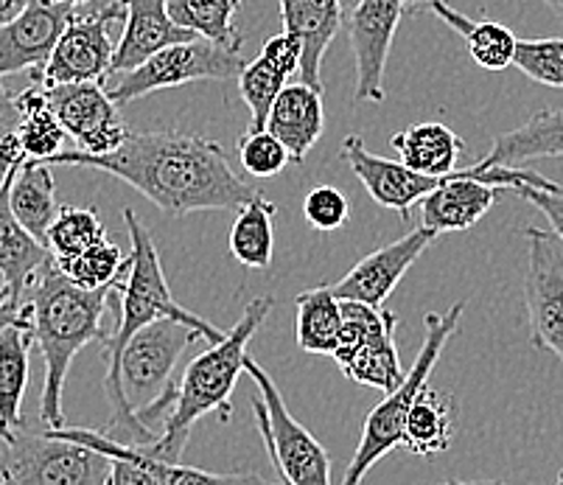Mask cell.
<instances>
[{
    "instance_id": "6da1fadb",
    "label": "cell",
    "mask_w": 563,
    "mask_h": 485,
    "mask_svg": "<svg viewBox=\"0 0 563 485\" xmlns=\"http://www.w3.org/2000/svg\"><path fill=\"white\" fill-rule=\"evenodd\" d=\"M51 166H90L124 180L168 217L197 211H239L258 188L233 172L228 150L217 141L180 130L132 132L110 155L65 150Z\"/></svg>"
},
{
    "instance_id": "c3c4849f",
    "label": "cell",
    "mask_w": 563,
    "mask_h": 485,
    "mask_svg": "<svg viewBox=\"0 0 563 485\" xmlns=\"http://www.w3.org/2000/svg\"><path fill=\"white\" fill-rule=\"evenodd\" d=\"M555 485H563V472L558 474V480H555Z\"/></svg>"
},
{
    "instance_id": "ab89813d",
    "label": "cell",
    "mask_w": 563,
    "mask_h": 485,
    "mask_svg": "<svg viewBox=\"0 0 563 485\" xmlns=\"http://www.w3.org/2000/svg\"><path fill=\"white\" fill-rule=\"evenodd\" d=\"M112 461L110 469V480L107 485H157V480L152 477L141 463H135L126 454H107Z\"/></svg>"
},
{
    "instance_id": "7a4b0ae2",
    "label": "cell",
    "mask_w": 563,
    "mask_h": 485,
    "mask_svg": "<svg viewBox=\"0 0 563 485\" xmlns=\"http://www.w3.org/2000/svg\"><path fill=\"white\" fill-rule=\"evenodd\" d=\"M112 300V287L79 289L63 269L51 262L34 278L23 300V318L29 320L34 342L45 362V385L40 398V421L45 430H63V390L70 374V362L85 345L104 342V311Z\"/></svg>"
},
{
    "instance_id": "1f68e13d",
    "label": "cell",
    "mask_w": 563,
    "mask_h": 485,
    "mask_svg": "<svg viewBox=\"0 0 563 485\" xmlns=\"http://www.w3.org/2000/svg\"><path fill=\"white\" fill-rule=\"evenodd\" d=\"M239 3L242 0H168V18L194 37L242 48L244 40L233 25Z\"/></svg>"
},
{
    "instance_id": "ffe728a7",
    "label": "cell",
    "mask_w": 563,
    "mask_h": 485,
    "mask_svg": "<svg viewBox=\"0 0 563 485\" xmlns=\"http://www.w3.org/2000/svg\"><path fill=\"white\" fill-rule=\"evenodd\" d=\"M284 32L303 43L300 81L322 90V56L342 29V0H280Z\"/></svg>"
},
{
    "instance_id": "e575fe53",
    "label": "cell",
    "mask_w": 563,
    "mask_h": 485,
    "mask_svg": "<svg viewBox=\"0 0 563 485\" xmlns=\"http://www.w3.org/2000/svg\"><path fill=\"white\" fill-rule=\"evenodd\" d=\"M514 65L521 74L530 76L532 81H539V85H547V88H563V40H519Z\"/></svg>"
},
{
    "instance_id": "f6af8a7d",
    "label": "cell",
    "mask_w": 563,
    "mask_h": 485,
    "mask_svg": "<svg viewBox=\"0 0 563 485\" xmlns=\"http://www.w3.org/2000/svg\"><path fill=\"white\" fill-rule=\"evenodd\" d=\"M54 3H65V7H70V9H81V7H87L90 0H54Z\"/></svg>"
},
{
    "instance_id": "4dcf8cb0",
    "label": "cell",
    "mask_w": 563,
    "mask_h": 485,
    "mask_svg": "<svg viewBox=\"0 0 563 485\" xmlns=\"http://www.w3.org/2000/svg\"><path fill=\"white\" fill-rule=\"evenodd\" d=\"M342 300L334 298L331 287H317L298 295V345L306 354H329L340 349Z\"/></svg>"
},
{
    "instance_id": "5bb4252c",
    "label": "cell",
    "mask_w": 563,
    "mask_h": 485,
    "mask_svg": "<svg viewBox=\"0 0 563 485\" xmlns=\"http://www.w3.org/2000/svg\"><path fill=\"white\" fill-rule=\"evenodd\" d=\"M76 9L54 0H29L18 20L0 29V85L3 76L34 70V79L45 70L65 25Z\"/></svg>"
},
{
    "instance_id": "60d3db41",
    "label": "cell",
    "mask_w": 563,
    "mask_h": 485,
    "mask_svg": "<svg viewBox=\"0 0 563 485\" xmlns=\"http://www.w3.org/2000/svg\"><path fill=\"white\" fill-rule=\"evenodd\" d=\"M25 7H29V0H0V29L18 20L25 12Z\"/></svg>"
},
{
    "instance_id": "d6a6232c",
    "label": "cell",
    "mask_w": 563,
    "mask_h": 485,
    "mask_svg": "<svg viewBox=\"0 0 563 485\" xmlns=\"http://www.w3.org/2000/svg\"><path fill=\"white\" fill-rule=\"evenodd\" d=\"M104 236V224H101L96 208H76L63 206L56 219L51 222L48 236H45V247L51 250L56 262H68L76 258L93 244H99Z\"/></svg>"
},
{
    "instance_id": "d4e9b609",
    "label": "cell",
    "mask_w": 563,
    "mask_h": 485,
    "mask_svg": "<svg viewBox=\"0 0 563 485\" xmlns=\"http://www.w3.org/2000/svg\"><path fill=\"white\" fill-rule=\"evenodd\" d=\"M390 146L398 152V161L412 172L429 177L452 175L457 168V157L463 155V137L446 124L438 121H418L404 126L390 137Z\"/></svg>"
},
{
    "instance_id": "8d00e7d4",
    "label": "cell",
    "mask_w": 563,
    "mask_h": 485,
    "mask_svg": "<svg viewBox=\"0 0 563 485\" xmlns=\"http://www.w3.org/2000/svg\"><path fill=\"white\" fill-rule=\"evenodd\" d=\"M303 217L320 233L340 231L342 224L351 219V202L336 186H317L306 194Z\"/></svg>"
},
{
    "instance_id": "d590c367",
    "label": "cell",
    "mask_w": 563,
    "mask_h": 485,
    "mask_svg": "<svg viewBox=\"0 0 563 485\" xmlns=\"http://www.w3.org/2000/svg\"><path fill=\"white\" fill-rule=\"evenodd\" d=\"M239 163L253 177H275L289 166L291 157L269 130H247L239 141Z\"/></svg>"
},
{
    "instance_id": "52a82bcc",
    "label": "cell",
    "mask_w": 563,
    "mask_h": 485,
    "mask_svg": "<svg viewBox=\"0 0 563 485\" xmlns=\"http://www.w3.org/2000/svg\"><path fill=\"white\" fill-rule=\"evenodd\" d=\"M3 447L0 480L9 485H107L110 480L112 461L107 454L48 430H25L23 423Z\"/></svg>"
},
{
    "instance_id": "bcb514c9",
    "label": "cell",
    "mask_w": 563,
    "mask_h": 485,
    "mask_svg": "<svg viewBox=\"0 0 563 485\" xmlns=\"http://www.w3.org/2000/svg\"><path fill=\"white\" fill-rule=\"evenodd\" d=\"M7 300V280H3V275H0V304Z\"/></svg>"
},
{
    "instance_id": "ac0fdd59",
    "label": "cell",
    "mask_w": 563,
    "mask_h": 485,
    "mask_svg": "<svg viewBox=\"0 0 563 485\" xmlns=\"http://www.w3.org/2000/svg\"><path fill=\"white\" fill-rule=\"evenodd\" d=\"M300 63H303V43L295 34L280 32L266 40L253 63L244 65L235 81L244 104L250 107V130H266L275 99L286 88L289 76L300 74Z\"/></svg>"
},
{
    "instance_id": "2e32d148",
    "label": "cell",
    "mask_w": 563,
    "mask_h": 485,
    "mask_svg": "<svg viewBox=\"0 0 563 485\" xmlns=\"http://www.w3.org/2000/svg\"><path fill=\"white\" fill-rule=\"evenodd\" d=\"M342 161L351 166L353 175L360 177V183L367 188L373 202H378L387 211L401 213V219H407L409 208L415 202H421L427 194H432L434 188H440L443 180H446V175L429 177L421 175V172H412L401 161L373 155L360 135H347L342 141Z\"/></svg>"
},
{
    "instance_id": "ee69618b",
    "label": "cell",
    "mask_w": 563,
    "mask_h": 485,
    "mask_svg": "<svg viewBox=\"0 0 563 485\" xmlns=\"http://www.w3.org/2000/svg\"><path fill=\"white\" fill-rule=\"evenodd\" d=\"M544 3L558 14V20H563V0H544Z\"/></svg>"
},
{
    "instance_id": "d6986e66",
    "label": "cell",
    "mask_w": 563,
    "mask_h": 485,
    "mask_svg": "<svg viewBox=\"0 0 563 485\" xmlns=\"http://www.w3.org/2000/svg\"><path fill=\"white\" fill-rule=\"evenodd\" d=\"M124 32L118 40L110 79L141 68L150 56L168 48V45L194 40V34H188L186 29H180L168 18V0H124Z\"/></svg>"
},
{
    "instance_id": "4fadbf2b",
    "label": "cell",
    "mask_w": 563,
    "mask_h": 485,
    "mask_svg": "<svg viewBox=\"0 0 563 485\" xmlns=\"http://www.w3.org/2000/svg\"><path fill=\"white\" fill-rule=\"evenodd\" d=\"M45 99L68 137H74L79 152L85 155H110V152L121 150L126 137L132 135L101 81L51 85L45 88Z\"/></svg>"
},
{
    "instance_id": "603a6c76",
    "label": "cell",
    "mask_w": 563,
    "mask_h": 485,
    "mask_svg": "<svg viewBox=\"0 0 563 485\" xmlns=\"http://www.w3.org/2000/svg\"><path fill=\"white\" fill-rule=\"evenodd\" d=\"M34 337L23 315L0 320V441L23 427V398L29 387V356Z\"/></svg>"
},
{
    "instance_id": "4316f807",
    "label": "cell",
    "mask_w": 563,
    "mask_h": 485,
    "mask_svg": "<svg viewBox=\"0 0 563 485\" xmlns=\"http://www.w3.org/2000/svg\"><path fill=\"white\" fill-rule=\"evenodd\" d=\"M9 206H12V213L25 231L45 244L51 222H54L59 208H63L56 202L51 163L25 161L18 168V175L12 177V188H9Z\"/></svg>"
},
{
    "instance_id": "9c48e42d",
    "label": "cell",
    "mask_w": 563,
    "mask_h": 485,
    "mask_svg": "<svg viewBox=\"0 0 563 485\" xmlns=\"http://www.w3.org/2000/svg\"><path fill=\"white\" fill-rule=\"evenodd\" d=\"M342 318L345 329H342L340 349L334 351L342 374L356 385L376 387L384 393L396 390L407 376L401 374V362H398L396 311L342 300Z\"/></svg>"
},
{
    "instance_id": "3957f363",
    "label": "cell",
    "mask_w": 563,
    "mask_h": 485,
    "mask_svg": "<svg viewBox=\"0 0 563 485\" xmlns=\"http://www.w3.org/2000/svg\"><path fill=\"white\" fill-rule=\"evenodd\" d=\"M273 306V298H255L253 304H247L242 320L233 326V331H228V337L219 345H211L197 360L188 362L180 385H177L172 412L163 423L161 441L150 449H141L143 454L166 463H180L183 449H186L194 423L199 418H205L208 412H219L222 421H230V416H233L230 398H233L235 382L244 374L247 345L255 331L269 318Z\"/></svg>"
},
{
    "instance_id": "8992f818",
    "label": "cell",
    "mask_w": 563,
    "mask_h": 485,
    "mask_svg": "<svg viewBox=\"0 0 563 485\" xmlns=\"http://www.w3.org/2000/svg\"><path fill=\"white\" fill-rule=\"evenodd\" d=\"M244 374H250V379L258 387V396H253L250 405H253L255 427L273 461L275 474L289 480L291 485H331L329 452L291 416L278 385L253 356H244Z\"/></svg>"
},
{
    "instance_id": "7dc6e473",
    "label": "cell",
    "mask_w": 563,
    "mask_h": 485,
    "mask_svg": "<svg viewBox=\"0 0 563 485\" xmlns=\"http://www.w3.org/2000/svg\"><path fill=\"white\" fill-rule=\"evenodd\" d=\"M278 483H280V485H291L289 480H284V477H280V474H278Z\"/></svg>"
},
{
    "instance_id": "44dd1931",
    "label": "cell",
    "mask_w": 563,
    "mask_h": 485,
    "mask_svg": "<svg viewBox=\"0 0 563 485\" xmlns=\"http://www.w3.org/2000/svg\"><path fill=\"white\" fill-rule=\"evenodd\" d=\"M266 130L289 150L291 163H303L306 155L325 132V112H322V90L306 81H295L280 90L275 99Z\"/></svg>"
},
{
    "instance_id": "ba28073f",
    "label": "cell",
    "mask_w": 563,
    "mask_h": 485,
    "mask_svg": "<svg viewBox=\"0 0 563 485\" xmlns=\"http://www.w3.org/2000/svg\"><path fill=\"white\" fill-rule=\"evenodd\" d=\"M244 65L247 63L242 59V48H228V45H219L213 40L194 37L188 43L157 51L141 68L130 70V74L112 76L104 81V88L118 107H124L155 93V90L180 88L188 81L239 79Z\"/></svg>"
},
{
    "instance_id": "e0dca14e",
    "label": "cell",
    "mask_w": 563,
    "mask_h": 485,
    "mask_svg": "<svg viewBox=\"0 0 563 485\" xmlns=\"http://www.w3.org/2000/svg\"><path fill=\"white\" fill-rule=\"evenodd\" d=\"M12 177L7 180V186L0 188V275L7 280V300L0 304V320L18 318L34 278L54 262L51 250L25 231L12 213V206H9Z\"/></svg>"
},
{
    "instance_id": "74e56055",
    "label": "cell",
    "mask_w": 563,
    "mask_h": 485,
    "mask_svg": "<svg viewBox=\"0 0 563 485\" xmlns=\"http://www.w3.org/2000/svg\"><path fill=\"white\" fill-rule=\"evenodd\" d=\"M20 107L14 96H9L0 85V188L7 186L9 177L25 163L23 150H20Z\"/></svg>"
},
{
    "instance_id": "277c9868",
    "label": "cell",
    "mask_w": 563,
    "mask_h": 485,
    "mask_svg": "<svg viewBox=\"0 0 563 485\" xmlns=\"http://www.w3.org/2000/svg\"><path fill=\"white\" fill-rule=\"evenodd\" d=\"M126 233L132 239V253H130V267L121 278L112 284V293L118 298V320L112 326L110 337L104 340V356H107V376L104 387H112L118 379V365L124 356L126 342L146 326L157 323V320H180V323L197 329L211 345L228 337V331L217 329L199 315L188 311L174 300L172 289H168L166 273H163L161 253H157L155 242H152L146 224L135 213V208L124 211Z\"/></svg>"
},
{
    "instance_id": "f1b7e54d",
    "label": "cell",
    "mask_w": 563,
    "mask_h": 485,
    "mask_svg": "<svg viewBox=\"0 0 563 485\" xmlns=\"http://www.w3.org/2000/svg\"><path fill=\"white\" fill-rule=\"evenodd\" d=\"M37 81V79H34ZM20 107V126H18V137H20V150H23L25 161H54L59 152H65V126L59 124V119L51 110L48 99H45V88L43 85H32V88H25L23 93L14 96Z\"/></svg>"
},
{
    "instance_id": "9a60e30c",
    "label": "cell",
    "mask_w": 563,
    "mask_h": 485,
    "mask_svg": "<svg viewBox=\"0 0 563 485\" xmlns=\"http://www.w3.org/2000/svg\"><path fill=\"white\" fill-rule=\"evenodd\" d=\"M434 239L438 236L421 224L418 231L407 233L404 239H396V242L384 244V247L365 255L345 278L331 284V293L340 300H353V304H367L382 309L384 300L390 298L393 289L401 284V278L409 273V267L421 258L423 250H427Z\"/></svg>"
},
{
    "instance_id": "7bdbcfd3",
    "label": "cell",
    "mask_w": 563,
    "mask_h": 485,
    "mask_svg": "<svg viewBox=\"0 0 563 485\" xmlns=\"http://www.w3.org/2000/svg\"><path fill=\"white\" fill-rule=\"evenodd\" d=\"M432 3H438V0H404V7H407L409 12H427Z\"/></svg>"
},
{
    "instance_id": "681fc988",
    "label": "cell",
    "mask_w": 563,
    "mask_h": 485,
    "mask_svg": "<svg viewBox=\"0 0 563 485\" xmlns=\"http://www.w3.org/2000/svg\"><path fill=\"white\" fill-rule=\"evenodd\" d=\"M0 485H9V483H7V480H0Z\"/></svg>"
},
{
    "instance_id": "8fae6325",
    "label": "cell",
    "mask_w": 563,
    "mask_h": 485,
    "mask_svg": "<svg viewBox=\"0 0 563 485\" xmlns=\"http://www.w3.org/2000/svg\"><path fill=\"white\" fill-rule=\"evenodd\" d=\"M404 9V0H342V29L356 59V104H382L387 99L384 70Z\"/></svg>"
},
{
    "instance_id": "f35d334b",
    "label": "cell",
    "mask_w": 563,
    "mask_h": 485,
    "mask_svg": "<svg viewBox=\"0 0 563 485\" xmlns=\"http://www.w3.org/2000/svg\"><path fill=\"white\" fill-rule=\"evenodd\" d=\"M514 194H516V197L527 199L530 206H536L541 213H544L547 219H550L552 233H555V236L561 239V244H563V186L558 188V191H541V188H519V191H514Z\"/></svg>"
},
{
    "instance_id": "7c38bea8",
    "label": "cell",
    "mask_w": 563,
    "mask_h": 485,
    "mask_svg": "<svg viewBox=\"0 0 563 485\" xmlns=\"http://www.w3.org/2000/svg\"><path fill=\"white\" fill-rule=\"evenodd\" d=\"M525 304L530 342L563 362V244L552 231L527 228Z\"/></svg>"
},
{
    "instance_id": "b9f144b4",
    "label": "cell",
    "mask_w": 563,
    "mask_h": 485,
    "mask_svg": "<svg viewBox=\"0 0 563 485\" xmlns=\"http://www.w3.org/2000/svg\"><path fill=\"white\" fill-rule=\"evenodd\" d=\"M434 485H505L501 480H443Z\"/></svg>"
},
{
    "instance_id": "30bf717a",
    "label": "cell",
    "mask_w": 563,
    "mask_h": 485,
    "mask_svg": "<svg viewBox=\"0 0 563 485\" xmlns=\"http://www.w3.org/2000/svg\"><path fill=\"white\" fill-rule=\"evenodd\" d=\"M121 20H126L124 0H110L104 7L93 9H76L37 81H43L45 88L74 85V81L104 85L110 79L118 48L112 40V25Z\"/></svg>"
},
{
    "instance_id": "484cf974",
    "label": "cell",
    "mask_w": 563,
    "mask_h": 485,
    "mask_svg": "<svg viewBox=\"0 0 563 485\" xmlns=\"http://www.w3.org/2000/svg\"><path fill=\"white\" fill-rule=\"evenodd\" d=\"M454 427H457V401L452 393L423 387L412 412L404 427L401 447L418 458H432V454L446 452L454 441Z\"/></svg>"
},
{
    "instance_id": "cb8c5ba5",
    "label": "cell",
    "mask_w": 563,
    "mask_h": 485,
    "mask_svg": "<svg viewBox=\"0 0 563 485\" xmlns=\"http://www.w3.org/2000/svg\"><path fill=\"white\" fill-rule=\"evenodd\" d=\"M563 157V110H541L516 130L494 137L488 155L474 163L477 172L490 166H516V163Z\"/></svg>"
},
{
    "instance_id": "836d02e7",
    "label": "cell",
    "mask_w": 563,
    "mask_h": 485,
    "mask_svg": "<svg viewBox=\"0 0 563 485\" xmlns=\"http://www.w3.org/2000/svg\"><path fill=\"white\" fill-rule=\"evenodd\" d=\"M56 267L63 269L76 287L93 293V289L112 287V284L126 273V267H130V255L121 253L118 244L101 239L99 244H93V247L85 250V253L76 255V258L56 262Z\"/></svg>"
},
{
    "instance_id": "83f0119b",
    "label": "cell",
    "mask_w": 563,
    "mask_h": 485,
    "mask_svg": "<svg viewBox=\"0 0 563 485\" xmlns=\"http://www.w3.org/2000/svg\"><path fill=\"white\" fill-rule=\"evenodd\" d=\"M429 12L438 14L449 29L460 34L468 43L471 59L485 70H505L514 65L516 48H519V37L510 32L508 25L494 23V20H471L460 14L457 9L446 7L443 0L432 3Z\"/></svg>"
},
{
    "instance_id": "7402d4cb",
    "label": "cell",
    "mask_w": 563,
    "mask_h": 485,
    "mask_svg": "<svg viewBox=\"0 0 563 485\" xmlns=\"http://www.w3.org/2000/svg\"><path fill=\"white\" fill-rule=\"evenodd\" d=\"M51 436L65 438V441L85 443V447L96 449L101 454H126L135 463H141L152 477L157 480V485H280L273 480L261 477L258 472H233V474H219V472H205V469L183 466V463H166L143 454L141 449L121 447V443L110 441L101 432L96 430H74V427H63V430H48Z\"/></svg>"
},
{
    "instance_id": "5b68a950",
    "label": "cell",
    "mask_w": 563,
    "mask_h": 485,
    "mask_svg": "<svg viewBox=\"0 0 563 485\" xmlns=\"http://www.w3.org/2000/svg\"><path fill=\"white\" fill-rule=\"evenodd\" d=\"M463 311L465 298L457 300V304L449 311H443V315L429 311L427 318H423L427 334H423V345L412 362V371L404 376V382L396 390L387 393V398H384L382 405L373 407V410L367 412L360 447H356L351 463H347L342 485H362V480L367 477V472L382 461L384 454L393 452L396 447H401L404 427H407L409 412H412L415 401H418L421 390L427 387L429 374H432L434 365H438L440 354L446 349V342L457 334Z\"/></svg>"
},
{
    "instance_id": "f546056e",
    "label": "cell",
    "mask_w": 563,
    "mask_h": 485,
    "mask_svg": "<svg viewBox=\"0 0 563 485\" xmlns=\"http://www.w3.org/2000/svg\"><path fill=\"white\" fill-rule=\"evenodd\" d=\"M275 211L278 206L264 194L253 197L247 206L235 211L233 228H230V255L247 269H266L273 264Z\"/></svg>"
}]
</instances>
